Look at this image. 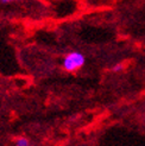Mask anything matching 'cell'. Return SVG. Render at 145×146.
<instances>
[{
  "instance_id": "6da1fadb",
  "label": "cell",
  "mask_w": 145,
  "mask_h": 146,
  "mask_svg": "<svg viewBox=\"0 0 145 146\" xmlns=\"http://www.w3.org/2000/svg\"><path fill=\"white\" fill-rule=\"evenodd\" d=\"M86 62V58L83 54L78 52V51H72V52L68 54L63 58V68L67 71H76L81 69Z\"/></svg>"
},
{
  "instance_id": "7a4b0ae2",
  "label": "cell",
  "mask_w": 145,
  "mask_h": 146,
  "mask_svg": "<svg viewBox=\"0 0 145 146\" xmlns=\"http://www.w3.org/2000/svg\"><path fill=\"white\" fill-rule=\"evenodd\" d=\"M16 146H30V141H29L26 138L20 137V138H18L17 141H16Z\"/></svg>"
}]
</instances>
